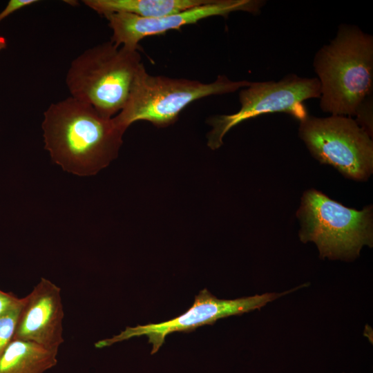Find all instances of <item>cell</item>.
<instances>
[{"instance_id": "9", "label": "cell", "mask_w": 373, "mask_h": 373, "mask_svg": "<svg viewBox=\"0 0 373 373\" xmlns=\"http://www.w3.org/2000/svg\"><path fill=\"white\" fill-rule=\"evenodd\" d=\"M265 1L260 0H207L188 10L160 17L144 18L128 13H112L104 17L112 30L111 41L118 46L138 49L139 42L211 17H227L233 12L258 14Z\"/></svg>"}, {"instance_id": "14", "label": "cell", "mask_w": 373, "mask_h": 373, "mask_svg": "<svg viewBox=\"0 0 373 373\" xmlns=\"http://www.w3.org/2000/svg\"><path fill=\"white\" fill-rule=\"evenodd\" d=\"M356 122L370 136L372 135V97H367L358 108Z\"/></svg>"}, {"instance_id": "12", "label": "cell", "mask_w": 373, "mask_h": 373, "mask_svg": "<svg viewBox=\"0 0 373 373\" xmlns=\"http://www.w3.org/2000/svg\"><path fill=\"white\" fill-rule=\"evenodd\" d=\"M57 355L36 343L12 340L0 356V373H44L57 364Z\"/></svg>"}, {"instance_id": "13", "label": "cell", "mask_w": 373, "mask_h": 373, "mask_svg": "<svg viewBox=\"0 0 373 373\" xmlns=\"http://www.w3.org/2000/svg\"><path fill=\"white\" fill-rule=\"evenodd\" d=\"M22 302L23 298H20L18 303L0 316V356L13 339Z\"/></svg>"}, {"instance_id": "7", "label": "cell", "mask_w": 373, "mask_h": 373, "mask_svg": "<svg viewBox=\"0 0 373 373\" xmlns=\"http://www.w3.org/2000/svg\"><path fill=\"white\" fill-rule=\"evenodd\" d=\"M299 136L317 160L332 165L343 175L363 180L371 174L372 141L351 117L307 115L300 122Z\"/></svg>"}, {"instance_id": "6", "label": "cell", "mask_w": 373, "mask_h": 373, "mask_svg": "<svg viewBox=\"0 0 373 373\" xmlns=\"http://www.w3.org/2000/svg\"><path fill=\"white\" fill-rule=\"evenodd\" d=\"M321 86L317 78H304L294 74L286 75L278 82H250L240 89V109L232 114L218 115L208 119L211 126L207 145L220 148L224 135L235 126L256 116L273 113H285L300 122L308 115L304 102L319 98Z\"/></svg>"}, {"instance_id": "10", "label": "cell", "mask_w": 373, "mask_h": 373, "mask_svg": "<svg viewBox=\"0 0 373 373\" xmlns=\"http://www.w3.org/2000/svg\"><path fill=\"white\" fill-rule=\"evenodd\" d=\"M64 317L60 287L41 278L23 297L12 340L32 342L58 352L64 342Z\"/></svg>"}, {"instance_id": "3", "label": "cell", "mask_w": 373, "mask_h": 373, "mask_svg": "<svg viewBox=\"0 0 373 373\" xmlns=\"http://www.w3.org/2000/svg\"><path fill=\"white\" fill-rule=\"evenodd\" d=\"M143 65L138 49L106 41L73 59L66 74V86L71 97L111 118L126 104Z\"/></svg>"}, {"instance_id": "5", "label": "cell", "mask_w": 373, "mask_h": 373, "mask_svg": "<svg viewBox=\"0 0 373 373\" xmlns=\"http://www.w3.org/2000/svg\"><path fill=\"white\" fill-rule=\"evenodd\" d=\"M300 240L314 242L322 258H354L372 245V209L357 211L316 190L305 192L298 211Z\"/></svg>"}, {"instance_id": "15", "label": "cell", "mask_w": 373, "mask_h": 373, "mask_svg": "<svg viewBox=\"0 0 373 373\" xmlns=\"http://www.w3.org/2000/svg\"><path fill=\"white\" fill-rule=\"evenodd\" d=\"M38 2L37 0H10L6 8L0 12V22L10 14Z\"/></svg>"}, {"instance_id": "17", "label": "cell", "mask_w": 373, "mask_h": 373, "mask_svg": "<svg viewBox=\"0 0 373 373\" xmlns=\"http://www.w3.org/2000/svg\"><path fill=\"white\" fill-rule=\"evenodd\" d=\"M6 46V39L3 37H0V51Z\"/></svg>"}, {"instance_id": "4", "label": "cell", "mask_w": 373, "mask_h": 373, "mask_svg": "<svg viewBox=\"0 0 373 373\" xmlns=\"http://www.w3.org/2000/svg\"><path fill=\"white\" fill-rule=\"evenodd\" d=\"M250 82L233 81L225 75H218L211 83L151 75L143 65L126 104L113 119L124 132L137 121H147L155 126L166 127L175 123L180 113L194 101L233 93L248 86Z\"/></svg>"}, {"instance_id": "2", "label": "cell", "mask_w": 373, "mask_h": 373, "mask_svg": "<svg viewBox=\"0 0 373 373\" xmlns=\"http://www.w3.org/2000/svg\"><path fill=\"white\" fill-rule=\"evenodd\" d=\"M314 67L321 110L332 115H355L372 90V36L356 26H340L336 37L316 54Z\"/></svg>"}, {"instance_id": "1", "label": "cell", "mask_w": 373, "mask_h": 373, "mask_svg": "<svg viewBox=\"0 0 373 373\" xmlns=\"http://www.w3.org/2000/svg\"><path fill=\"white\" fill-rule=\"evenodd\" d=\"M41 128L52 160L80 176L95 175L108 166L117 157L125 133L113 117L71 96L48 106Z\"/></svg>"}, {"instance_id": "11", "label": "cell", "mask_w": 373, "mask_h": 373, "mask_svg": "<svg viewBox=\"0 0 373 373\" xmlns=\"http://www.w3.org/2000/svg\"><path fill=\"white\" fill-rule=\"evenodd\" d=\"M207 0H84V3L103 16L128 13L144 18L160 17L180 12Z\"/></svg>"}, {"instance_id": "16", "label": "cell", "mask_w": 373, "mask_h": 373, "mask_svg": "<svg viewBox=\"0 0 373 373\" xmlns=\"http://www.w3.org/2000/svg\"><path fill=\"white\" fill-rule=\"evenodd\" d=\"M19 299L20 298L12 292L0 289V316L18 303Z\"/></svg>"}, {"instance_id": "8", "label": "cell", "mask_w": 373, "mask_h": 373, "mask_svg": "<svg viewBox=\"0 0 373 373\" xmlns=\"http://www.w3.org/2000/svg\"><path fill=\"white\" fill-rule=\"evenodd\" d=\"M291 291L294 289L285 293H266L224 300L216 298L207 289H203L195 296L193 305L180 316L159 323L128 326L117 335L95 342V347L101 349L133 337L146 336L152 344L151 354H153L159 350L168 334L191 332L204 325H212L222 318L259 309L267 303Z\"/></svg>"}]
</instances>
